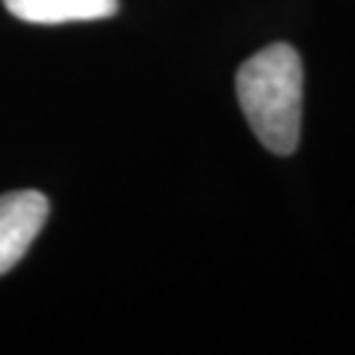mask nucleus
Masks as SVG:
<instances>
[{
	"mask_svg": "<svg viewBox=\"0 0 355 355\" xmlns=\"http://www.w3.org/2000/svg\"><path fill=\"white\" fill-rule=\"evenodd\" d=\"M237 101L266 150L295 153L303 121V64L297 51L277 42L250 55L237 71Z\"/></svg>",
	"mask_w": 355,
	"mask_h": 355,
	"instance_id": "f257e3e1",
	"label": "nucleus"
},
{
	"mask_svg": "<svg viewBox=\"0 0 355 355\" xmlns=\"http://www.w3.org/2000/svg\"><path fill=\"white\" fill-rule=\"evenodd\" d=\"M48 198L35 190L0 195V274L11 271L48 218Z\"/></svg>",
	"mask_w": 355,
	"mask_h": 355,
	"instance_id": "f03ea898",
	"label": "nucleus"
},
{
	"mask_svg": "<svg viewBox=\"0 0 355 355\" xmlns=\"http://www.w3.org/2000/svg\"><path fill=\"white\" fill-rule=\"evenodd\" d=\"M3 6L29 24L95 21L119 11V0H3Z\"/></svg>",
	"mask_w": 355,
	"mask_h": 355,
	"instance_id": "7ed1b4c3",
	"label": "nucleus"
}]
</instances>
